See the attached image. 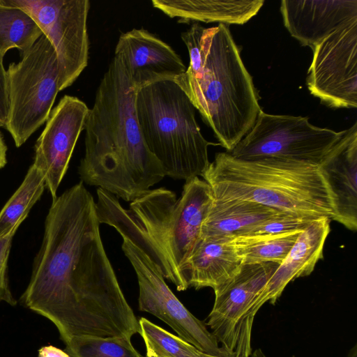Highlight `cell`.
<instances>
[{
    "label": "cell",
    "instance_id": "obj_29",
    "mask_svg": "<svg viewBox=\"0 0 357 357\" xmlns=\"http://www.w3.org/2000/svg\"><path fill=\"white\" fill-rule=\"evenodd\" d=\"M16 231L17 229H15L0 238V266L8 262L12 240Z\"/></svg>",
    "mask_w": 357,
    "mask_h": 357
},
{
    "label": "cell",
    "instance_id": "obj_2",
    "mask_svg": "<svg viewBox=\"0 0 357 357\" xmlns=\"http://www.w3.org/2000/svg\"><path fill=\"white\" fill-rule=\"evenodd\" d=\"M137 92L114 55L86 116L85 151L78 167L82 182L130 202L166 176L141 133Z\"/></svg>",
    "mask_w": 357,
    "mask_h": 357
},
{
    "label": "cell",
    "instance_id": "obj_17",
    "mask_svg": "<svg viewBox=\"0 0 357 357\" xmlns=\"http://www.w3.org/2000/svg\"><path fill=\"white\" fill-rule=\"evenodd\" d=\"M330 222L328 218L315 219L299 234L287 257L257 296L250 309L252 318L265 303L275 304L290 282L312 273L317 263L324 257V244L331 231Z\"/></svg>",
    "mask_w": 357,
    "mask_h": 357
},
{
    "label": "cell",
    "instance_id": "obj_8",
    "mask_svg": "<svg viewBox=\"0 0 357 357\" xmlns=\"http://www.w3.org/2000/svg\"><path fill=\"white\" fill-rule=\"evenodd\" d=\"M344 133L317 127L307 117L261 110L252 128L229 153L241 160L277 158L319 165Z\"/></svg>",
    "mask_w": 357,
    "mask_h": 357
},
{
    "label": "cell",
    "instance_id": "obj_9",
    "mask_svg": "<svg viewBox=\"0 0 357 357\" xmlns=\"http://www.w3.org/2000/svg\"><path fill=\"white\" fill-rule=\"evenodd\" d=\"M36 22L58 62L59 89L71 86L87 66L89 0H11Z\"/></svg>",
    "mask_w": 357,
    "mask_h": 357
},
{
    "label": "cell",
    "instance_id": "obj_26",
    "mask_svg": "<svg viewBox=\"0 0 357 357\" xmlns=\"http://www.w3.org/2000/svg\"><path fill=\"white\" fill-rule=\"evenodd\" d=\"M315 219L317 218L282 213L255 227L245 235L274 234L303 231Z\"/></svg>",
    "mask_w": 357,
    "mask_h": 357
},
{
    "label": "cell",
    "instance_id": "obj_5",
    "mask_svg": "<svg viewBox=\"0 0 357 357\" xmlns=\"http://www.w3.org/2000/svg\"><path fill=\"white\" fill-rule=\"evenodd\" d=\"M202 177L216 199L246 200L313 218L333 215L319 165L277 158L241 160L222 152Z\"/></svg>",
    "mask_w": 357,
    "mask_h": 357
},
{
    "label": "cell",
    "instance_id": "obj_15",
    "mask_svg": "<svg viewBox=\"0 0 357 357\" xmlns=\"http://www.w3.org/2000/svg\"><path fill=\"white\" fill-rule=\"evenodd\" d=\"M330 192L333 220L357 229V123L347 130L319 165Z\"/></svg>",
    "mask_w": 357,
    "mask_h": 357
},
{
    "label": "cell",
    "instance_id": "obj_3",
    "mask_svg": "<svg viewBox=\"0 0 357 357\" xmlns=\"http://www.w3.org/2000/svg\"><path fill=\"white\" fill-rule=\"evenodd\" d=\"M100 224L114 227L139 248L178 291L188 286L181 267L200 237L201 227L213 200L210 185L195 177L185 181L179 198L165 188L149 190L123 208L119 198L97 189Z\"/></svg>",
    "mask_w": 357,
    "mask_h": 357
},
{
    "label": "cell",
    "instance_id": "obj_21",
    "mask_svg": "<svg viewBox=\"0 0 357 357\" xmlns=\"http://www.w3.org/2000/svg\"><path fill=\"white\" fill-rule=\"evenodd\" d=\"M302 231L274 234L242 235L231 238L243 264L273 262L280 264Z\"/></svg>",
    "mask_w": 357,
    "mask_h": 357
},
{
    "label": "cell",
    "instance_id": "obj_27",
    "mask_svg": "<svg viewBox=\"0 0 357 357\" xmlns=\"http://www.w3.org/2000/svg\"><path fill=\"white\" fill-rule=\"evenodd\" d=\"M8 113V94L6 69L0 59V127H4Z\"/></svg>",
    "mask_w": 357,
    "mask_h": 357
},
{
    "label": "cell",
    "instance_id": "obj_20",
    "mask_svg": "<svg viewBox=\"0 0 357 357\" xmlns=\"http://www.w3.org/2000/svg\"><path fill=\"white\" fill-rule=\"evenodd\" d=\"M282 213H286L253 202L216 199L213 197L201 227L200 237L231 239L245 235L255 227Z\"/></svg>",
    "mask_w": 357,
    "mask_h": 357
},
{
    "label": "cell",
    "instance_id": "obj_19",
    "mask_svg": "<svg viewBox=\"0 0 357 357\" xmlns=\"http://www.w3.org/2000/svg\"><path fill=\"white\" fill-rule=\"evenodd\" d=\"M154 8L180 23L243 24L256 15L263 0H153Z\"/></svg>",
    "mask_w": 357,
    "mask_h": 357
},
{
    "label": "cell",
    "instance_id": "obj_31",
    "mask_svg": "<svg viewBox=\"0 0 357 357\" xmlns=\"http://www.w3.org/2000/svg\"><path fill=\"white\" fill-rule=\"evenodd\" d=\"M7 149L3 135L0 132V169L5 167L7 163Z\"/></svg>",
    "mask_w": 357,
    "mask_h": 357
},
{
    "label": "cell",
    "instance_id": "obj_28",
    "mask_svg": "<svg viewBox=\"0 0 357 357\" xmlns=\"http://www.w3.org/2000/svg\"><path fill=\"white\" fill-rule=\"evenodd\" d=\"M1 302H6L11 305H15L17 303L8 286L7 263L0 266V303Z\"/></svg>",
    "mask_w": 357,
    "mask_h": 357
},
{
    "label": "cell",
    "instance_id": "obj_32",
    "mask_svg": "<svg viewBox=\"0 0 357 357\" xmlns=\"http://www.w3.org/2000/svg\"><path fill=\"white\" fill-rule=\"evenodd\" d=\"M250 357H266L264 352L260 349H257L253 351Z\"/></svg>",
    "mask_w": 357,
    "mask_h": 357
},
{
    "label": "cell",
    "instance_id": "obj_12",
    "mask_svg": "<svg viewBox=\"0 0 357 357\" xmlns=\"http://www.w3.org/2000/svg\"><path fill=\"white\" fill-rule=\"evenodd\" d=\"M307 86L333 108L357 107V19L336 30L313 49Z\"/></svg>",
    "mask_w": 357,
    "mask_h": 357
},
{
    "label": "cell",
    "instance_id": "obj_6",
    "mask_svg": "<svg viewBox=\"0 0 357 357\" xmlns=\"http://www.w3.org/2000/svg\"><path fill=\"white\" fill-rule=\"evenodd\" d=\"M135 112L144 142L166 176L188 181L208 168V142L195 119V108L172 80L139 89Z\"/></svg>",
    "mask_w": 357,
    "mask_h": 357
},
{
    "label": "cell",
    "instance_id": "obj_33",
    "mask_svg": "<svg viewBox=\"0 0 357 357\" xmlns=\"http://www.w3.org/2000/svg\"><path fill=\"white\" fill-rule=\"evenodd\" d=\"M347 357H357V345L355 344L349 351Z\"/></svg>",
    "mask_w": 357,
    "mask_h": 357
},
{
    "label": "cell",
    "instance_id": "obj_16",
    "mask_svg": "<svg viewBox=\"0 0 357 357\" xmlns=\"http://www.w3.org/2000/svg\"><path fill=\"white\" fill-rule=\"evenodd\" d=\"M284 25L303 46L312 50L332 33L357 19V0H283Z\"/></svg>",
    "mask_w": 357,
    "mask_h": 357
},
{
    "label": "cell",
    "instance_id": "obj_30",
    "mask_svg": "<svg viewBox=\"0 0 357 357\" xmlns=\"http://www.w3.org/2000/svg\"><path fill=\"white\" fill-rule=\"evenodd\" d=\"M38 357H71L67 352L52 345L41 347L38 350Z\"/></svg>",
    "mask_w": 357,
    "mask_h": 357
},
{
    "label": "cell",
    "instance_id": "obj_13",
    "mask_svg": "<svg viewBox=\"0 0 357 357\" xmlns=\"http://www.w3.org/2000/svg\"><path fill=\"white\" fill-rule=\"evenodd\" d=\"M89 108L75 96L65 95L54 107L35 144L33 164L44 174L52 199L69 165Z\"/></svg>",
    "mask_w": 357,
    "mask_h": 357
},
{
    "label": "cell",
    "instance_id": "obj_1",
    "mask_svg": "<svg viewBox=\"0 0 357 357\" xmlns=\"http://www.w3.org/2000/svg\"><path fill=\"white\" fill-rule=\"evenodd\" d=\"M83 182L52 199L22 303L51 321L66 344L79 336L132 337L139 320L121 290Z\"/></svg>",
    "mask_w": 357,
    "mask_h": 357
},
{
    "label": "cell",
    "instance_id": "obj_35",
    "mask_svg": "<svg viewBox=\"0 0 357 357\" xmlns=\"http://www.w3.org/2000/svg\"><path fill=\"white\" fill-rule=\"evenodd\" d=\"M146 357H164V356L155 355V354H146Z\"/></svg>",
    "mask_w": 357,
    "mask_h": 357
},
{
    "label": "cell",
    "instance_id": "obj_25",
    "mask_svg": "<svg viewBox=\"0 0 357 357\" xmlns=\"http://www.w3.org/2000/svg\"><path fill=\"white\" fill-rule=\"evenodd\" d=\"M139 324L146 354L164 357H199L200 351L195 347L147 319L140 318Z\"/></svg>",
    "mask_w": 357,
    "mask_h": 357
},
{
    "label": "cell",
    "instance_id": "obj_11",
    "mask_svg": "<svg viewBox=\"0 0 357 357\" xmlns=\"http://www.w3.org/2000/svg\"><path fill=\"white\" fill-rule=\"evenodd\" d=\"M280 264H243L225 285L214 291L215 301L206 324L219 344L234 356L250 357L254 319L250 309Z\"/></svg>",
    "mask_w": 357,
    "mask_h": 357
},
{
    "label": "cell",
    "instance_id": "obj_23",
    "mask_svg": "<svg viewBox=\"0 0 357 357\" xmlns=\"http://www.w3.org/2000/svg\"><path fill=\"white\" fill-rule=\"evenodd\" d=\"M45 188L43 173L32 164L19 188L0 211V238L17 229Z\"/></svg>",
    "mask_w": 357,
    "mask_h": 357
},
{
    "label": "cell",
    "instance_id": "obj_10",
    "mask_svg": "<svg viewBox=\"0 0 357 357\" xmlns=\"http://www.w3.org/2000/svg\"><path fill=\"white\" fill-rule=\"evenodd\" d=\"M135 272L139 284V309L169 326L183 340L206 354L234 357L218 343L206 324L178 300L165 281L160 269L139 248L127 239L121 245Z\"/></svg>",
    "mask_w": 357,
    "mask_h": 357
},
{
    "label": "cell",
    "instance_id": "obj_34",
    "mask_svg": "<svg viewBox=\"0 0 357 357\" xmlns=\"http://www.w3.org/2000/svg\"><path fill=\"white\" fill-rule=\"evenodd\" d=\"M199 357H222V356H212L209 354H204L203 352H199ZM234 357H241V356H234Z\"/></svg>",
    "mask_w": 357,
    "mask_h": 357
},
{
    "label": "cell",
    "instance_id": "obj_24",
    "mask_svg": "<svg viewBox=\"0 0 357 357\" xmlns=\"http://www.w3.org/2000/svg\"><path fill=\"white\" fill-rule=\"evenodd\" d=\"M65 351L71 357H146L126 337H75L66 343Z\"/></svg>",
    "mask_w": 357,
    "mask_h": 357
},
{
    "label": "cell",
    "instance_id": "obj_4",
    "mask_svg": "<svg viewBox=\"0 0 357 357\" xmlns=\"http://www.w3.org/2000/svg\"><path fill=\"white\" fill-rule=\"evenodd\" d=\"M181 37L190 63L174 82L229 153L250 130L261 110L252 78L228 25L206 28L194 22Z\"/></svg>",
    "mask_w": 357,
    "mask_h": 357
},
{
    "label": "cell",
    "instance_id": "obj_7",
    "mask_svg": "<svg viewBox=\"0 0 357 357\" xmlns=\"http://www.w3.org/2000/svg\"><path fill=\"white\" fill-rule=\"evenodd\" d=\"M8 113L5 124L20 147L45 122L52 111L59 89V66L55 52L42 34L18 62L6 70Z\"/></svg>",
    "mask_w": 357,
    "mask_h": 357
},
{
    "label": "cell",
    "instance_id": "obj_22",
    "mask_svg": "<svg viewBox=\"0 0 357 357\" xmlns=\"http://www.w3.org/2000/svg\"><path fill=\"white\" fill-rule=\"evenodd\" d=\"M43 33L36 22L11 0H0V59L11 49L30 48Z\"/></svg>",
    "mask_w": 357,
    "mask_h": 357
},
{
    "label": "cell",
    "instance_id": "obj_14",
    "mask_svg": "<svg viewBox=\"0 0 357 357\" xmlns=\"http://www.w3.org/2000/svg\"><path fill=\"white\" fill-rule=\"evenodd\" d=\"M114 55L121 59L137 91L158 82L174 81L187 68L170 45L144 29L121 34Z\"/></svg>",
    "mask_w": 357,
    "mask_h": 357
},
{
    "label": "cell",
    "instance_id": "obj_18",
    "mask_svg": "<svg viewBox=\"0 0 357 357\" xmlns=\"http://www.w3.org/2000/svg\"><path fill=\"white\" fill-rule=\"evenodd\" d=\"M242 266L230 238L199 237L181 271L188 287H211L215 291L229 282Z\"/></svg>",
    "mask_w": 357,
    "mask_h": 357
}]
</instances>
